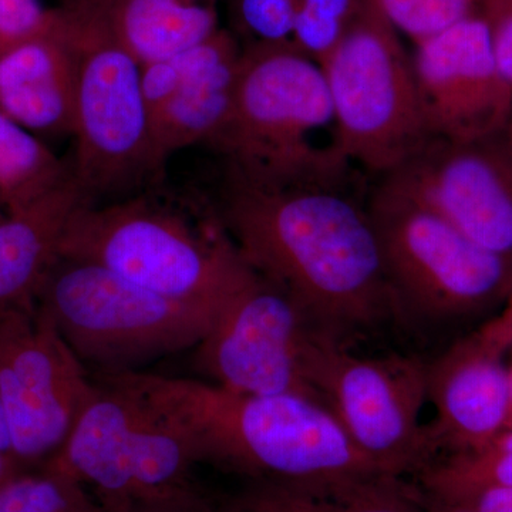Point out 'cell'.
I'll return each instance as SVG.
<instances>
[{
    "label": "cell",
    "mask_w": 512,
    "mask_h": 512,
    "mask_svg": "<svg viewBox=\"0 0 512 512\" xmlns=\"http://www.w3.org/2000/svg\"><path fill=\"white\" fill-rule=\"evenodd\" d=\"M356 185L355 174L281 180L225 168L214 205L256 274L338 339L396 315L367 190Z\"/></svg>",
    "instance_id": "obj_1"
},
{
    "label": "cell",
    "mask_w": 512,
    "mask_h": 512,
    "mask_svg": "<svg viewBox=\"0 0 512 512\" xmlns=\"http://www.w3.org/2000/svg\"><path fill=\"white\" fill-rule=\"evenodd\" d=\"M94 379L150 404L184 437L197 463L254 484L316 487L383 476L328 407L309 397L237 393L207 380L143 370Z\"/></svg>",
    "instance_id": "obj_2"
},
{
    "label": "cell",
    "mask_w": 512,
    "mask_h": 512,
    "mask_svg": "<svg viewBox=\"0 0 512 512\" xmlns=\"http://www.w3.org/2000/svg\"><path fill=\"white\" fill-rule=\"evenodd\" d=\"M60 256L103 266L148 291L221 309L251 276L215 211L200 215L147 190L84 202Z\"/></svg>",
    "instance_id": "obj_3"
},
{
    "label": "cell",
    "mask_w": 512,
    "mask_h": 512,
    "mask_svg": "<svg viewBox=\"0 0 512 512\" xmlns=\"http://www.w3.org/2000/svg\"><path fill=\"white\" fill-rule=\"evenodd\" d=\"M57 28L74 60V183L89 202L147 190L158 161L141 64L121 42L107 0H59Z\"/></svg>",
    "instance_id": "obj_4"
},
{
    "label": "cell",
    "mask_w": 512,
    "mask_h": 512,
    "mask_svg": "<svg viewBox=\"0 0 512 512\" xmlns=\"http://www.w3.org/2000/svg\"><path fill=\"white\" fill-rule=\"evenodd\" d=\"M231 109L207 147L252 177L328 180L356 170L336 148L335 119L318 63L293 43L241 47Z\"/></svg>",
    "instance_id": "obj_5"
},
{
    "label": "cell",
    "mask_w": 512,
    "mask_h": 512,
    "mask_svg": "<svg viewBox=\"0 0 512 512\" xmlns=\"http://www.w3.org/2000/svg\"><path fill=\"white\" fill-rule=\"evenodd\" d=\"M36 308L96 375L134 372L195 348L222 309L167 298L103 266L63 256L40 286Z\"/></svg>",
    "instance_id": "obj_6"
},
{
    "label": "cell",
    "mask_w": 512,
    "mask_h": 512,
    "mask_svg": "<svg viewBox=\"0 0 512 512\" xmlns=\"http://www.w3.org/2000/svg\"><path fill=\"white\" fill-rule=\"evenodd\" d=\"M367 207L396 315L443 322L504 305L512 295V264L419 201L377 181Z\"/></svg>",
    "instance_id": "obj_7"
},
{
    "label": "cell",
    "mask_w": 512,
    "mask_h": 512,
    "mask_svg": "<svg viewBox=\"0 0 512 512\" xmlns=\"http://www.w3.org/2000/svg\"><path fill=\"white\" fill-rule=\"evenodd\" d=\"M320 69L332 103L336 148L353 167L379 180L430 140L413 57L399 33L365 2Z\"/></svg>",
    "instance_id": "obj_8"
},
{
    "label": "cell",
    "mask_w": 512,
    "mask_h": 512,
    "mask_svg": "<svg viewBox=\"0 0 512 512\" xmlns=\"http://www.w3.org/2000/svg\"><path fill=\"white\" fill-rule=\"evenodd\" d=\"M195 464L184 437L150 404L94 379L69 437L43 467L79 481L101 505H113L191 487Z\"/></svg>",
    "instance_id": "obj_9"
},
{
    "label": "cell",
    "mask_w": 512,
    "mask_h": 512,
    "mask_svg": "<svg viewBox=\"0 0 512 512\" xmlns=\"http://www.w3.org/2000/svg\"><path fill=\"white\" fill-rule=\"evenodd\" d=\"M429 363L419 357H359L335 336L313 350L311 384L357 450L387 477L423 471L436 453L420 413L429 399Z\"/></svg>",
    "instance_id": "obj_10"
},
{
    "label": "cell",
    "mask_w": 512,
    "mask_h": 512,
    "mask_svg": "<svg viewBox=\"0 0 512 512\" xmlns=\"http://www.w3.org/2000/svg\"><path fill=\"white\" fill-rule=\"evenodd\" d=\"M325 333L291 296L254 271L195 346V365L207 382L231 392L319 402L309 375L313 349Z\"/></svg>",
    "instance_id": "obj_11"
},
{
    "label": "cell",
    "mask_w": 512,
    "mask_h": 512,
    "mask_svg": "<svg viewBox=\"0 0 512 512\" xmlns=\"http://www.w3.org/2000/svg\"><path fill=\"white\" fill-rule=\"evenodd\" d=\"M93 390L89 369L36 305L0 312V402L26 471L59 453Z\"/></svg>",
    "instance_id": "obj_12"
},
{
    "label": "cell",
    "mask_w": 512,
    "mask_h": 512,
    "mask_svg": "<svg viewBox=\"0 0 512 512\" xmlns=\"http://www.w3.org/2000/svg\"><path fill=\"white\" fill-rule=\"evenodd\" d=\"M377 181L409 195L478 247L512 264V154L507 131L468 143L431 137Z\"/></svg>",
    "instance_id": "obj_13"
},
{
    "label": "cell",
    "mask_w": 512,
    "mask_h": 512,
    "mask_svg": "<svg viewBox=\"0 0 512 512\" xmlns=\"http://www.w3.org/2000/svg\"><path fill=\"white\" fill-rule=\"evenodd\" d=\"M413 67L431 137L498 136L512 123V92L498 72L481 12L416 45Z\"/></svg>",
    "instance_id": "obj_14"
},
{
    "label": "cell",
    "mask_w": 512,
    "mask_h": 512,
    "mask_svg": "<svg viewBox=\"0 0 512 512\" xmlns=\"http://www.w3.org/2000/svg\"><path fill=\"white\" fill-rule=\"evenodd\" d=\"M512 295L493 319L429 363L427 389L436 407L429 434L436 450H483L505 430L510 412Z\"/></svg>",
    "instance_id": "obj_15"
},
{
    "label": "cell",
    "mask_w": 512,
    "mask_h": 512,
    "mask_svg": "<svg viewBox=\"0 0 512 512\" xmlns=\"http://www.w3.org/2000/svg\"><path fill=\"white\" fill-rule=\"evenodd\" d=\"M241 46L228 29L178 53L177 89L151 119L161 165L184 148L208 146L227 119L237 83Z\"/></svg>",
    "instance_id": "obj_16"
},
{
    "label": "cell",
    "mask_w": 512,
    "mask_h": 512,
    "mask_svg": "<svg viewBox=\"0 0 512 512\" xmlns=\"http://www.w3.org/2000/svg\"><path fill=\"white\" fill-rule=\"evenodd\" d=\"M0 111L42 140L73 137L74 60L56 15L46 33L0 59Z\"/></svg>",
    "instance_id": "obj_17"
},
{
    "label": "cell",
    "mask_w": 512,
    "mask_h": 512,
    "mask_svg": "<svg viewBox=\"0 0 512 512\" xmlns=\"http://www.w3.org/2000/svg\"><path fill=\"white\" fill-rule=\"evenodd\" d=\"M84 202L89 200L70 177L0 218V312L35 308L67 224Z\"/></svg>",
    "instance_id": "obj_18"
},
{
    "label": "cell",
    "mask_w": 512,
    "mask_h": 512,
    "mask_svg": "<svg viewBox=\"0 0 512 512\" xmlns=\"http://www.w3.org/2000/svg\"><path fill=\"white\" fill-rule=\"evenodd\" d=\"M107 6L141 66L183 53L221 29L218 0H107Z\"/></svg>",
    "instance_id": "obj_19"
},
{
    "label": "cell",
    "mask_w": 512,
    "mask_h": 512,
    "mask_svg": "<svg viewBox=\"0 0 512 512\" xmlns=\"http://www.w3.org/2000/svg\"><path fill=\"white\" fill-rule=\"evenodd\" d=\"M256 491L278 512H429L419 488L396 477L375 476L316 487L258 484Z\"/></svg>",
    "instance_id": "obj_20"
},
{
    "label": "cell",
    "mask_w": 512,
    "mask_h": 512,
    "mask_svg": "<svg viewBox=\"0 0 512 512\" xmlns=\"http://www.w3.org/2000/svg\"><path fill=\"white\" fill-rule=\"evenodd\" d=\"M70 177L42 138L0 111V210L18 211Z\"/></svg>",
    "instance_id": "obj_21"
},
{
    "label": "cell",
    "mask_w": 512,
    "mask_h": 512,
    "mask_svg": "<svg viewBox=\"0 0 512 512\" xmlns=\"http://www.w3.org/2000/svg\"><path fill=\"white\" fill-rule=\"evenodd\" d=\"M0 512H104V508L79 481L40 467L0 485Z\"/></svg>",
    "instance_id": "obj_22"
},
{
    "label": "cell",
    "mask_w": 512,
    "mask_h": 512,
    "mask_svg": "<svg viewBox=\"0 0 512 512\" xmlns=\"http://www.w3.org/2000/svg\"><path fill=\"white\" fill-rule=\"evenodd\" d=\"M421 488L441 494L471 485L512 487V429L501 431L483 450L454 454L420 474Z\"/></svg>",
    "instance_id": "obj_23"
},
{
    "label": "cell",
    "mask_w": 512,
    "mask_h": 512,
    "mask_svg": "<svg viewBox=\"0 0 512 512\" xmlns=\"http://www.w3.org/2000/svg\"><path fill=\"white\" fill-rule=\"evenodd\" d=\"M414 45L480 12L483 0H363Z\"/></svg>",
    "instance_id": "obj_24"
},
{
    "label": "cell",
    "mask_w": 512,
    "mask_h": 512,
    "mask_svg": "<svg viewBox=\"0 0 512 512\" xmlns=\"http://www.w3.org/2000/svg\"><path fill=\"white\" fill-rule=\"evenodd\" d=\"M229 32L239 46L292 43L293 0H227Z\"/></svg>",
    "instance_id": "obj_25"
},
{
    "label": "cell",
    "mask_w": 512,
    "mask_h": 512,
    "mask_svg": "<svg viewBox=\"0 0 512 512\" xmlns=\"http://www.w3.org/2000/svg\"><path fill=\"white\" fill-rule=\"evenodd\" d=\"M53 9L39 0H0V59L52 28Z\"/></svg>",
    "instance_id": "obj_26"
},
{
    "label": "cell",
    "mask_w": 512,
    "mask_h": 512,
    "mask_svg": "<svg viewBox=\"0 0 512 512\" xmlns=\"http://www.w3.org/2000/svg\"><path fill=\"white\" fill-rule=\"evenodd\" d=\"M480 12L490 33L498 72L512 92V0H483Z\"/></svg>",
    "instance_id": "obj_27"
},
{
    "label": "cell",
    "mask_w": 512,
    "mask_h": 512,
    "mask_svg": "<svg viewBox=\"0 0 512 512\" xmlns=\"http://www.w3.org/2000/svg\"><path fill=\"white\" fill-rule=\"evenodd\" d=\"M103 508L104 512H221L195 485Z\"/></svg>",
    "instance_id": "obj_28"
},
{
    "label": "cell",
    "mask_w": 512,
    "mask_h": 512,
    "mask_svg": "<svg viewBox=\"0 0 512 512\" xmlns=\"http://www.w3.org/2000/svg\"><path fill=\"white\" fill-rule=\"evenodd\" d=\"M430 494L464 505L473 512H512V487L507 485H471L447 493Z\"/></svg>",
    "instance_id": "obj_29"
},
{
    "label": "cell",
    "mask_w": 512,
    "mask_h": 512,
    "mask_svg": "<svg viewBox=\"0 0 512 512\" xmlns=\"http://www.w3.org/2000/svg\"><path fill=\"white\" fill-rule=\"evenodd\" d=\"M293 3L296 8L313 10L345 23L352 22L363 6V0H293Z\"/></svg>",
    "instance_id": "obj_30"
},
{
    "label": "cell",
    "mask_w": 512,
    "mask_h": 512,
    "mask_svg": "<svg viewBox=\"0 0 512 512\" xmlns=\"http://www.w3.org/2000/svg\"><path fill=\"white\" fill-rule=\"evenodd\" d=\"M25 471L16 457L8 419H6L5 410L0 402V485L8 483L13 477L19 476Z\"/></svg>",
    "instance_id": "obj_31"
},
{
    "label": "cell",
    "mask_w": 512,
    "mask_h": 512,
    "mask_svg": "<svg viewBox=\"0 0 512 512\" xmlns=\"http://www.w3.org/2000/svg\"><path fill=\"white\" fill-rule=\"evenodd\" d=\"M227 512H276L271 505L266 504L258 494L252 490L245 491L238 500L229 505Z\"/></svg>",
    "instance_id": "obj_32"
},
{
    "label": "cell",
    "mask_w": 512,
    "mask_h": 512,
    "mask_svg": "<svg viewBox=\"0 0 512 512\" xmlns=\"http://www.w3.org/2000/svg\"><path fill=\"white\" fill-rule=\"evenodd\" d=\"M419 494L424 507L429 512H473L470 508L464 507V505L427 493L423 488H419Z\"/></svg>",
    "instance_id": "obj_33"
},
{
    "label": "cell",
    "mask_w": 512,
    "mask_h": 512,
    "mask_svg": "<svg viewBox=\"0 0 512 512\" xmlns=\"http://www.w3.org/2000/svg\"><path fill=\"white\" fill-rule=\"evenodd\" d=\"M512 353V350H511ZM512 429V356L510 362V412H508V420L507 426H505V430Z\"/></svg>",
    "instance_id": "obj_34"
},
{
    "label": "cell",
    "mask_w": 512,
    "mask_h": 512,
    "mask_svg": "<svg viewBox=\"0 0 512 512\" xmlns=\"http://www.w3.org/2000/svg\"><path fill=\"white\" fill-rule=\"evenodd\" d=\"M507 140H508V146H510L511 154H512V123L511 126L508 127L507 130Z\"/></svg>",
    "instance_id": "obj_35"
},
{
    "label": "cell",
    "mask_w": 512,
    "mask_h": 512,
    "mask_svg": "<svg viewBox=\"0 0 512 512\" xmlns=\"http://www.w3.org/2000/svg\"><path fill=\"white\" fill-rule=\"evenodd\" d=\"M5 215H6V212H3L2 210H0V218L5 217Z\"/></svg>",
    "instance_id": "obj_36"
}]
</instances>
